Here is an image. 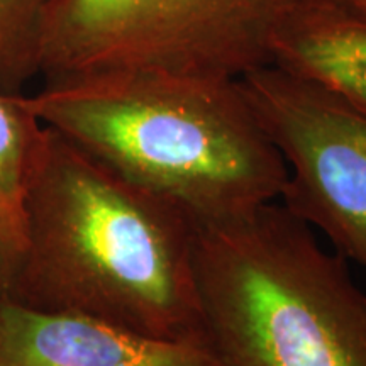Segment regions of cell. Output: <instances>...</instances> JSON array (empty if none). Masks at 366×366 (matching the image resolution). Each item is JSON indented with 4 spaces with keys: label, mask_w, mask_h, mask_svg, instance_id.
<instances>
[{
    "label": "cell",
    "mask_w": 366,
    "mask_h": 366,
    "mask_svg": "<svg viewBox=\"0 0 366 366\" xmlns=\"http://www.w3.org/2000/svg\"><path fill=\"white\" fill-rule=\"evenodd\" d=\"M21 227L19 264L0 297L202 342L194 219L48 126L27 164Z\"/></svg>",
    "instance_id": "obj_1"
},
{
    "label": "cell",
    "mask_w": 366,
    "mask_h": 366,
    "mask_svg": "<svg viewBox=\"0 0 366 366\" xmlns=\"http://www.w3.org/2000/svg\"><path fill=\"white\" fill-rule=\"evenodd\" d=\"M21 102L109 170L197 226L280 199L287 164L237 79L117 70L46 81Z\"/></svg>",
    "instance_id": "obj_2"
},
{
    "label": "cell",
    "mask_w": 366,
    "mask_h": 366,
    "mask_svg": "<svg viewBox=\"0 0 366 366\" xmlns=\"http://www.w3.org/2000/svg\"><path fill=\"white\" fill-rule=\"evenodd\" d=\"M195 274L219 366H366V294L283 207L197 226Z\"/></svg>",
    "instance_id": "obj_3"
},
{
    "label": "cell",
    "mask_w": 366,
    "mask_h": 366,
    "mask_svg": "<svg viewBox=\"0 0 366 366\" xmlns=\"http://www.w3.org/2000/svg\"><path fill=\"white\" fill-rule=\"evenodd\" d=\"M320 2L51 0L39 75L44 84L117 70L241 79L272 65L280 34Z\"/></svg>",
    "instance_id": "obj_4"
},
{
    "label": "cell",
    "mask_w": 366,
    "mask_h": 366,
    "mask_svg": "<svg viewBox=\"0 0 366 366\" xmlns=\"http://www.w3.org/2000/svg\"><path fill=\"white\" fill-rule=\"evenodd\" d=\"M237 80L287 164L282 207L366 272V114L277 65Z\"/></svg>",
    "instance_id": "obj_5"
},
{
    "label": "cell",
    "mask_w": 366,
    "mask_h": 366,
    "mask_svg": "<svg viewBox=\"0 0 366 366\" xmlns=\"http://www.w3.org/2000/svg\"><path fill=\"white\" fill-rule=\"evenodd\" d=\"M0 366H219L202 342L168 341L107 320L41 312L0 297Z\"/></svg>",
    "instance_id": "obj_6"
},
{
    "label": "cell",
    "mask_w": 366,
    "mask_h": 366,
    "mask_svg": "<svg viewBox=\"0 0 366 366\" xmlns=\"http://www.w3.org/2000/svg\"><path fill=\"white\" fill-rule=\"evenodd\" d=\"M272 65L366 114V14L332 0L307 9L277 39Z\"/></svg>",
    "instance_id": "obj_7"
},
{
    "label": "cell",
    "mask_w": 366,
    "mask_h": 366,
    "mask_svg": "<svg viewBox=\"0 0 366 366\" xmlns=\"http://www.w3.org/2000/svg\"><path fill=\"white\" fill-rule=\"evenodd\" d=\"M51 0H0V92L22 95L39 75V43Z\"/></svg>",
    "instance_id": "obj_8"
},
{
    "label": "cell",
    "mask_w": 366,
    "mask_h": 366,
    "mask_svg": "<svg viewBox=\"0 0 366 366\" xmlns=\"http://www.w3.org/2000/svg\"><path fill=\"white\" fill-rule=\"evenodd\" d=\"M41 127L21 102V95L0 92V200L19 222L27 164Z\"/></svg>",
    "instance_id": "obj_9"
},
{
    "label": "cell",
    "mask_w": 366,
    "mask_h": 366,
    "mask_svg": "<svg viewBox=\"0 0 366 366\" xmlns=\"http://www.w3.org/2000/svg\"><path fill=\"white\" fill-rule=\"evenodd\" d=\"M22 253L21 222L0 200V295L6 294Z\"/></svg>",
    "instance_id": "obj_10"
},
{
    "label": "cell",
    "mask_w": 366,
    "mask_h": 366,
    "mask_svg": "<svg viewBox=\"0 0 366 366\" xmlns=\"http://www.w3.org/2000/svg\"><path fill=\"white\" fill-rule=\"evenodd\" d=\"M340 4H345V6L356 9V11L366 14V0H337Z\"/></svg>",
    "instance_id": "obj_11"
}]
</instances>
